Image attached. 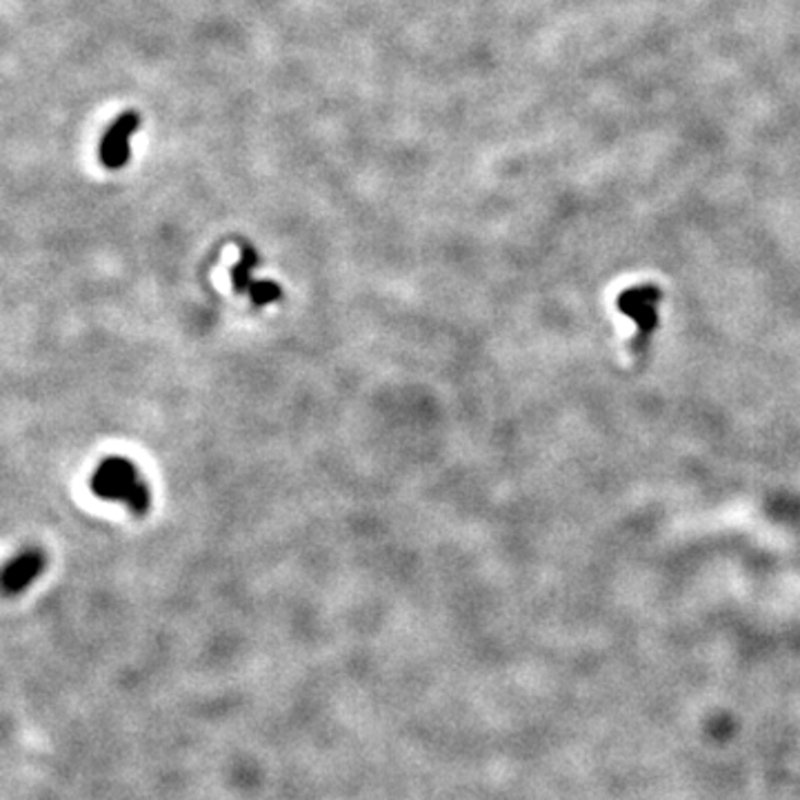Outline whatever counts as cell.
Segmentation results:
<instances>
[{
    "mask_svg": "<svg viewBox=\"0 0 800 800\" xmlns=\"http://www.w3.org/2000/svg\"><path fill=\"white\" fill-rule=\"evenodd\" d=\"M140 125V116L136 112H125L114 120V125L105 131L101 140V163L107 170H120L129 161V138L136 134Z\"/></svg>",
    "mask_w": 800,
    "mask_h": 800,
    "instance_id": "cell-3",
    "label": "cell"
},
{
    "mask_svg": "<svg viewBox=\"0 0 800 800\" xmlns=\"http://www.w3.org/2000/svg\"><path fill=\"white\" fill-rule=\"evenodd\" d=\"M247 297L252 299L254 305L263 308L269 303H276L282 297V289L278 282L274 280H254L252 287L247 289Z\"/></svg>",
    "mask_w": 800,
    "mask_h": 800,
    "instance_id": "cell-6",
    "label": "cell"
},
{
    "mask_svg": "<svg viewBox=\"0 0 800 800\" xmlns=\"http://www.w3.org/2000/svg\"><path fill=\"white\" fill-rule=\"evenodd\" d=\"M256 263H258V256H256L254 247H243L241 260L236 263V267H232V285L239 294H247V289L256 280L254 278Z\"/></svg>",
    "mask_w": 800,
    "mask_h": 800,
    "instance_id": "cell-5",
    "label": "cell"
},
{
    "mask_svg": "<svg viewBox=\"0 0 800 800\" xmlns=\"http://www.w3.org/2000/svg\"><path fill=\"white\" fill-rule=\"evenodd\" d=\"M661 303H663V289L653 282L634 285L618 294V299H616L618 312L629 316L631 323L636 325V334L629 343L634 358H640L647 353L653 334L659 332Z\"/></svg>",
    "mask_w": 800,
    "mask_h": 800,
    "instance_id": "cell-1",
    "label": "cell"
},
{
    "mask_svg": "<svg viewBox=\"0 0 800 800\" xmlns=\"http://www.w3.org/2000/svg\"><path fill=\"white\" fill-rule=\"evenodd\" d=\"M45 569V556L38 549H27L19 558H14L5 573H3V588L8 594L23 592L36 576H40Z\"/></svg>",
    "mask_w": 800,
    "mask_h": 800,
    "instance_id": "cell-4",
    "label": "cell"
},
{
    "mask_svg": "<svg viewBox=\"0 0 800 800\" xmlns=\"http://www.w3.org/2000/svg\"><path fill=\"white\" fill-rule=\"evenodd\" d=\"M92 491L105 500H120L131 512L144 514L150 509V489L140 483L136 467L120 456L105 459L92 476Z\"/></svg>",
    "mask_w": 800,
    "mask_h": 800,
    "instance_id": "cell-2",
    "label": "cell"
}]
</instances>
